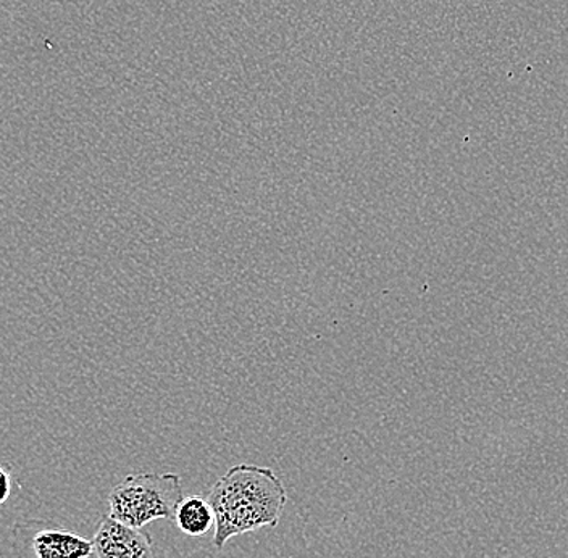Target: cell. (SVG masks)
<instances>
[{
    "mask_svg": "<svg viewBox=\"0 0 568 558\" xmlns=\"http://www.w3.org/2000/svg\"><path fill=\"white\" fill-rule=\"evenodd\" d=\"M215 515L213 546L225 549L236 536L276 528L287 504L282 479L270 468L241 464L230 468L205 494Z\"/></svg>",
    "mask_w": 568,
    "mask_h": 558,
    "instance_id": "6da1fadb",
    "label": "cell"
},
{
    "mask_svg": "<svg viewBox=\"0 0 568 558\" xmlns=\"http://www.w3.org/2000/svg\"><path fill=\"white\" fill-rule=\"evenodd\" d=\"M183 499L175 473H131L109 494V517L142 529L155 520H173Z\"/></svg>",
    "mask_w": 568,
    "mask_h": 558,
    "instance_id": "7a4b0ae2",
    "label": "cell"
},
{
    "mask_svg": "<svg viewBox=\"0 0 568 558\" xmlns=\"http://www.w3.org/2000/svg\"><path fill=\"white\" fill-rule=\"evenodd\" d=\"M18 546L24 547L33 558H89L92 556V541L70 529L45 524L24 521L16 526Z\"/></svg>",
    "mask_w": 568,
    "mask_h": 558,
    "instance_id": "3957f363",
    "label": "cell"
},
{
    "mask_svg": "<svg viewBox=\"0 0 568 558\" xmlns=\"http://www.w3.org/2000/svg\"><path fill=\"white\" fill-rule=\"evenodd\" d=\"M91 541L95 558H155L148 531L120 524L109 515L99 521Z\"/></svg>",
    "mask_w": 568,
    "mask_h": 558,
    "instance_id": "277c9868",
    "label": "cell"
},
{
    "mask_svg": "<svg viewBox=\"0 0 568 558\" xmlns=\"http://www.w3.org/2000/svg\"><path fill=\"white\" fill-rule=\"evenodd\" d=\"M173 520L184 535L201 538L215 525V515L205 496H187L178 504Z\"/></svg>",
    "mask_w": 568,
    "mask_h": 558,
    "instance_id": "5b68a950",
    "label": "cell"
},
{
    "mask_svg": "<svg viewBox=\"0 0 568 558\" xmlns=\"http://www.w3.org/2000/svg\"><path fill=\"white\" fill-rule=\"evenodd\" d=\"M10 494H12V478L9 470L0 465V506L9 500Z\"/></svg>",
    "mask_w": 568,
    "mask_h": 558,
    "instance_id": "8992f818",
    "label": "cell"
}]
</instances>
